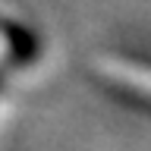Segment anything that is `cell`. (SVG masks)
<instances>
[{"label": "cell", "instance_id": "cell-1", "mask_svg": "<svg viewBox=\"0 0 151 151\" xmlns=\"http://www.w3.org/2000/svg\"><path fill=\"white\" fill-rule=\"evenodd\" d=\"M25 47V35H16V32H9V28H0V73L13 66L16 60H22V50Z\"/></svg>", "mask_w": 151, "mask_h": 151}]
</instances>
